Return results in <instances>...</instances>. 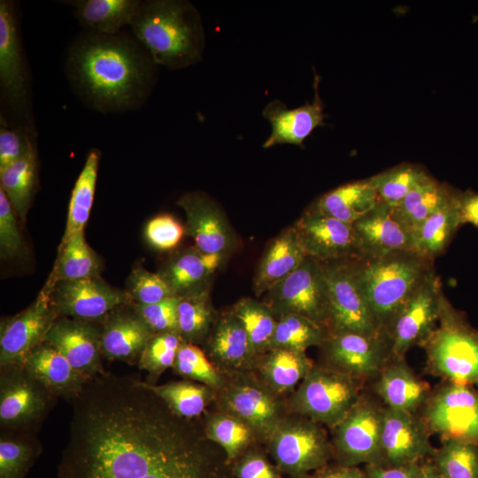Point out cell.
<instances>
[{"label": "cell", "instance_id": "cell-35", "mask_svg": "<svg viewBox=\"0 0 478 478\" xmlns=\"http://www.w3.org/2000/svg\"><path fill=\"white\" fill-rule=\"evenodd\" d=\"M35 139L22 157L0 171V189L5 193L22 222H26L37 185L38 158Z\"/></svg>", "mask_w": 478, "mask_h": 478}, {"label": "cell", "instance_id": "cell-54", "mask_svg": "<svg viewBox=\"0 0 478 478\" xmlns=\"http://www.w3.org/2000/svg\"><path fill=\"white\" fill-rule=\"evenodd\" d=\"M233 474L235 478H281L278 467L256 451L243 455L236 462Z\"/></svg>", "mask_w": 478, "mask_h": 478}, {"label": "cell", "instance_id": "cell-5", "mask_svg": "<svg viewBox=\"0 0 478 478\" xmlns=\"http://www.w3.org/2000/svg\"><path fill=\"white\" fill-rule=\"evenodd\" d=\"M427 368L444 382L478 389V329L443 296L436 326L420 345Z\"/></svg>", "mask_w": 478, "mask_h": 478}, {"label": "cell", "instance_id": "cell-47", "mask_svg": "<svg viewBox=\"0 0 478 478\" xmlns=\"http://www.w3.org/2000/svg\"><path fill=\"white\" fill-rule=\"evenodd\" d=\"M173 372L184 379L199 382L215 391L225 382L221 373L196 344L183 343L172 366Z\"/></svg>", "mask_w": 478, "mask_h": 478}, {"label": "cell", "instance_id": "cell-31", "mask_svg": "<svg viewBox=\"0 0 478 478\" xmlns=\"http://www.w3.org/2000/svg\"><path fill=\"white\" fill-rule=\"evenodd\" d=\"M378 203L376 191L367 178L331 189L311 205L328 216L353 225Z\"/></svg>", "mask_w": 478, "mask_h": 478}, {"label": "cell", "instance_id": "cell-20", "mask_svg": "<svg viewBox=\"0 0 478 478\" xmlns=\"http://www.w3.org/2000/svg\"><path fill=\"white\" fill-rule=\"evenodd\" d=\"M430 431L421 416L383 407L381 430V460L387 466L420 463L433 456Z\"/></svg>", "mask_w": 478, "mask_h": 478}, {"label": "cell", "instance_id": "cell-15", "mask_svg": "<svg viewBox=\"0 0 478 478\" xmlns=\"http://www.w3.org/2000/svg\"><path fill=\"white\" fill-rule=\"evenodd\" d=\"M383 407L361 394L335 428L333 453L339 464L357 466L381 460V430Z\"/></svg>", "mask_w": 478, "mask_h": 478}, {"label": "cell", "instance_id": "cell-27", "mask_svg": "<svg viewBox=\"0 0 478 478\" xmlns=\"http://www.w3.org/2000/svg\"><path fill=\"white\" fill-rule=\"evenodd\" d=\"M23 365L55 397L69 403L90 380L77 372L55 346L46 342L34 348Z\"/></svg>", "mask_w": 478, "mask_h": 478}, {"label": "cell", "instance_id": "cell-11", "mask_svg": "<svg viewBox=\"0 0 478 478\" xmlns=\"http://www.w3.org/2000/svg\"><path fill=\"white\" fill-rule=\"evenodd\" d=\"M0 90L4 104L25 127L31 123L29 74L12 1H0Z\"/></svg>", "mask_w": 478, "mask_h": 478}, {"label": "cell", "instance_id": "cell-53", "mask_svg": "<svg viewBox=\"0 0 478 478\" xmlns=\"http://www.w3.org/2000/svg\"><path fill=\"white\" fill-rule=\"evenodd\" d=\"M184 233L185 227L168 214L157 216L150 220L145 227V235L149 243L162 251L175 247Z\"/></svg>", "mask_w": 478, "mask_h": 478}, {"label": "cell", "instance_id": "cell-33", "mask_svg": "<svg viewBox=\"0 0 478 478\" xmlns=\"http://www.w3.org/2000/svg\"><path fill=\"white\" fill-rule=\"evenodd\" d=\"M459 195L425 220L412 232V251L430 261L444 252L462 226Z\"/></svg>", "mask_w": 478, "mask_h": 478}, {"label": "cell", "instance_id": "cell-37", "mask_svg": "<svg viewBox=\"0 0 478 478\" xmlns=\"http://www.w3.org/2000/svg\"><path fill=\"white\" fill-rule=\"evenodd\" d=\"M459 193V190L430 176L392 207L397 217L413 232L425 220L454 199Z\"/></svg>", "mask_w": 478, "mask_h": 478}, {"label": "cell", "instance_id": "cell-21", "mask_svg": "<svg viewBox=\"0 0 478 478\" xmlns=\"http://www.w3.org/2000/svg\"><path fill=\"white\" fill-rule=\"evenodd\" d=\"M176 204L185 212V233L195 246L204 254L224 258L234 245L235 235L218 204L200 191L184 194Z\"/></svg>", "mask_w": 478, "mask_h": 478}, {"label": "cell", "instance_id": "cell-28", "mask_svg": "<svg viewBox=\"0 0 478 478\" xmlns=\"http://www.w3.org/2000/svg\"><path fill=\"white\" fill-rule=\"evenodd\" d=\"M374 386L386 407L416 413L431 395L428 383L418 377L405 358H391L382 367Z\"/></svg>", "mask_w": 478, "mask_h": 478}, {"label": "cell", "instance_id": "cell-42", "mask_svg": "<svg viewBox=\"0 0 478 478\" xmlns=\"http://www.w3.org/2000/svg\"><path fill=\"white\" fill-rule=\"evenodd\" d=\"M328 329L310 319L288 314L277 320L269 350L287 349L305 352L312 346H321Z\"/></svg>", "mask_w": 478, "mask_h": 478}, {"label": "cell", "instance_id": "cell-56", "mask_svg": "<svg viewBox=\"0 0 478 478\" xmlns=\"http://www.w3.org/2000/svg\"><path fill=\"white\" fill-rule=\"evenodd\" d=\"M459 212L461 225L470 224L478 229V192L472 189L461 191L459 197Z\"/></svg>", "mask_w": 478, "mask_h": 478}, {"label": "cell", "instance_id": "cell-13", "mask_svg": "<svg viewBox=\"0 0 478 478\" xmlns=\"http://www.w3.org/2000/svg\"><path fill=\"white\" fill-rule=\"evenodd\" d=\"M354 259L322 263L328 289L330 330L386 334L374 319L357 280Z\"/></svg>", "mask_w": 478, "mask_h": 478}, {"label": "cell", "instance_id": "cell-52", "mask_svg": "<svg viewBox=\"0 0 478 478\" xmlns=\"http://www.w3.org/2000/svg\"><path fill=\"white\" fill-rule=\"evenodd\" d=\"M36 138L34 127L19 126L15 129L8 128L5 125L0 127V171L5 169L20 157L29 148L30 143Z\"/></svg>", "mask_w": 478, "mask_h": 478}, {"label": "cell", "instance_id": "cell-32", "mask_svg": "<svg viewBox=\"0 0 478 478\" xmlns=\"http://www.w3.org/2000/svg\"><path fill=\"white\" fill-rule=\"evenodd\" d=\"M140 0H75L66 2L74 9L80 24L88 31L115 35L129 26Z\"/></svg>", "mask_w": 478, "mask_h": 478}, {"label": "cell", "instance_id": "cell-4", "mask_svg": "<svg viewBox=\"0 0 478 478\" xmlns=\"http://www.w3.org/2000/svg\"><path fill=\"white\" fill-rule=\"evenodd\" d=\"M358 282L378 327L387 334L395 316L434 270L433 261L413 251L354 259Z\"/></svg>", "mask_w": 478, "mask_h": 478}, {"label": "cell", "instance_id": "cell-44", "mask_svg": "<svg viewBox=\"0 0 478 478\" xmlns=\"http://www.w3.org/2000/svg\"><path fill=\"white\" fill-rule=\"evenodd\" d=\"M203 430L207 440L223 449L228 463L244 451L255 436L245 423L224 412L209 414Z\"/></svg>", "mask_w": 478, "mask_h": 478}, {"label": "cell", "instance_id": "cell-36", "mask_svg": "<svg viewBox=\"0 0 478 478\" xmlns=\"http://www.w3.org/2000/svg\"><path fill=\"white\" fill-rule=\"evenodd\" d=\"M101 269V260L86 243L84 231L79 232L61 241L45 285L51 289L58 281L99 276Z\"/></svg>", "mask_w": 478, "mask_h": 478}, {"label": "cell", "instance_id": "cell-26", "mask_svg": "<svg viewBox=\"0 0 478 478\" xmlns=\"http://www.w3.org/2000/svg\"><path fill=\"white\" fill-rule=\"evenodd\" d=\"M319 80L315 76L314 97L312 103L289 109L281 100H273L264 108L262 114L269 120L272 130L263 148L278 144H294L302 147L305 140L318 127L324 125L323 104L319 95Z\"/></svg>", "mask_w": 478, "mask_h": 478}, {"label": "cell", "instance_id": "cell-34", "mask_svg": "<svg viewBox=\"0 0 478 478\" xmlns=\"http://www.w3.org/2000/svg\"><path fill=\"white\" fill-rule=\"evenodd\" d=\"M313 366L305 352L287 349L269 350L256 365L262 381L276 394L291 390Z\"/></svg>", "mask_w": 478, "mask_h": 478}, {"label": "cell", "instance_id": "cell-39", "mask_svg": "<svg viewBox=\"0 0 478 478\" xmlns=\"http://www.w3.org/2000/svg\"><path fill=\"white\" fill-rule=\"evenodd\" d=\"M101 151L91 149L73 186L62 240L84 231L92 208Z\"/></svg>", "mask_w": 478, "mask_h": 478}, {"label": "cell", "instance_id": "cell-9", "mask_svg": "<svg viewBox=\"0 0 478 478\" xmlns=\"http://www.w3.org/2000/svg\"><path fill=\"white\" fill-rule=\"evenodd\" d=\"M263 302L276 320L298 314L330 328L328 289L323 264L311 257L265 293Z\"/></svg>", "mask_w": 478, "mask_h": 478}, {"label": "cell", "instance_id": "cell-17", "mask_svg": "<svg viewBox=\"0 0 478 478\" xmlns=\"http://www.w3.org/2000/svg\"><path fill=\"white\" fill-rule=\"evenodd\" d=\"M49 290L58 317L100 322L116 308L132 304L126 290L99 276L58 281Z\"/></svg>", "mask_w": 478, "mask_h": 478}, {"label": "cell", "instance_id": "cell-2", "mask_svg": "<svg viewBox=\"0 0 478 478\" xmlns=\"http://www.w3.org/2000/svg\"><path fill=\"white\" fill-rule=\"evenodd\" d=\"M155 66L135 38L122 31L81 34L70 45L66 60L74 93L88 107L102 113L140 108L153 87Z\"/></svg>", "mask_w": 478, "mask_h": 478}, {"label": "cell", "instance_id": "cell-14", "mask_svg": "<svg viewBox=\"0 0 478 478\" xmlns=\"http://www.w3.org/2000/svg\"><path fill=\"white\" fill-rule=\"evenodd\" d=\"M442 288L434 269L404 304L387 332L392 357L405 358L410 348L420 346L435 328L444 296Z\"/></svg>", "mask_w": 478, "mask_h": 478}, {"label": "cell", "instance_id": "cell-6", "mask_svg": "<svg viewBox=\"0 0 478 478\" xmlns=\"http://www.w3.org/2000/svg\"><path fill=\"white\" fill-rule=\"evenodd\" d=\"M362 382L328 366H314L291 397L292 410L335 428L361 396Z\"/></svg>", "mask_w": 478, "mask_h": 478}, {"label": "cell", "instance_id": "cell-57", "mask_svg": "<svg viewBox=\"0 0 478 478\" xmlns=\"http://www.w3.org/2000/svg\"><path fill=\"white\" fill-rule=\"evenodd\" d=\"M311 478H367L358 467L354 466L335 465L318 469Z\"/></svg>", "mask_w": 478, "mask_h": 478}, {"label": "cell", "instance_id": "cell-45", "mask_svg": "<svg viewBox=\"0 0 478 478\" xmlns=\"http://www.w3.org/2000/svg\"><path fill=\"white\" fill-rule=\"evenodd\" d=\"M430 176L419 166L401 164L368 179L379 202L394 206Z\"/></svg>", "mask_w": 478, "mask_h": 478}, {"label": "cell", "instance_id": "cell-43", "mask_svg": "<svg viewBox=\"0 0 478 478\" xmlns=\"http://www.w3.org/2000/svg\"><path fill=\"white\" fill-rule=\"evenodd\" d=\"M231 311L244 327L254 353L259 357L268 351L277 324L270 308L263 301L243 297Z\"/></svg>", "mask_w": 478, "mask_h": 478}, {"label": "cell", "instance_id": "cell-7", "mask_svg": "<svg viewBox=\"0 0 478 478\" xmlns=\"http://www.w3.org/2000/svg\"><path fill=\"white\" fill-rule=\"evenodd\" d=\"M267 441L278 469L290 478H306L328 465L333 454L320 423L301 415L284 417Z\"/></svg>", "mask_w": 478, "mask_h": 478}, {"label": "cell", "instance_id": "cell-24", "mask_svg": "<svg viewBox=\"0 0 478 478\" xmlns=\"http://www.w3.org/2000/svg\"><path fill=\"white\" fill-rule=\"evenodd\" d=\"M100 347L104 358L129 365L138 363L153 332L130 305L111 312L102 321Z\"/></svg>", "mask_w": 478, "mask_h": 478}, {"label": "cell", "instance_id": "cell-12", "mask_svg": "<svg viewBox=\"0 0 478 478\" xmlns=\"http://www.w3.org/2000/svg\"><path fill=\"white\" fill-rule=\"evenodd\" d=\"M248 373V372H247ZM216 391L222 412L245 423L255 436L268 439L284 418L281 404L265 382L236 373Z\"/></svg>", "mask_w": 478, "mask_h": 478}, {"label": "cell", "instance_id": "cell-10", "mask_svg": "<svg viewBox=\"0 0 478 478\" xmlns=\"http://www.w3.org/2000/svg\"><path fill=\"white\" fill-rule=\"evenodd\" d=\"M430 433L442 443L459 441L478 445V389L444 382L431 392L421 416Z\"/></svg>", "mask_w": 478, "mask_h": 478}, {"label": "cell", "instance_id": "cell-58", "mask_svg": "<svg viewBox=\"0 0 478 478\" xmlns=\"http://www.w3.org/2000/svg\"><path fill=\"white\" fill-rule=\"evenodd\" d=\"M418 478H443L433 462H420Z\"/></svg>", "mask_w": 478, "mask_h": 478}, {"label": "cell", "instance_id": "cell-50", "mask_svg": "<svg viewBox=\"0 0 478 478\" xmlns=\"http://www.w3.org/2000/svg\"><path fill=\"white\" fill-rule=\"evenodd\" d=\"M180 297H172L152 305L131 304L153 334L178 333V304Z\"/></svg>", "mask_w": 478, "mask_h": 478}, {"label": "cell", "instance_id": "cell-19", "mask_svg": "<svg viewBox=\"0 0 478 478\" xmlns=\"http://www.w3.org/2000/svg\"><path fill=\"white\" fill-rule=\"evenodd\" d=\"M306 256L326 263L361 258L352 225L310 205L293 225Z\"/></svg>", "mask_w": 478, "mask_h": 478}, {"label": "cell", "instance_id": "cell-3", "mask_svg": "<svg viewBox=\"0 0 478 478\" xmlns=\"http://www.w3.org/2000/svg\"><path fill=\"white\" fill-rule=\"evenodd\" d=\"M129 27L156 66L176 70L202 59L204 27L199 12L189 1H142Z\"/></svg>", "mask_w": 478, "mask_h": 478}, {"label": "cell", "instance_id": "cell-18", "mask_svg": "<svg viewBox=\"0 0 478 478\" xmlns=\"http://www.w3.org/2000/svg\"><path fill=\"white\" fill-rule=\"evenodd\" d=\"M58 318L44 285L34 302L20 312L2 318L0 323V366L23 363L29 352L45 337Z\"/></svg>", "mask_w": 478, "mask_h": 478}, {"label": "cell", "instance_id": "cell-49", "mask_svg": "<svg viewBox=\"0 0 478 478\" xmlns=\"http://www.w3.org/2000/svg\"><path fill=\"white\" fill-rule=\"evenodd\" d=\"M132 304L152 305L175 297L158 273L135 267L127 280V289Z\"/></svg>", "mask_w": 478, "mask_h": 478}, {"label": "cell", "instance_id": "cell-8", "mask_svg": "<svg viewBox=\"0 0 478 478\" xmlns=\"http://www.w3.org/2000/svg\"><path fill=\"white\" fill-rule=\"evenodd\" d=\"M57 400L23 363L0 366L1 430L36 435Z\"/></svg>", "mask_w": 478, "mask_h": 478}, {"label": "cell", "instance_id": "cell-40", "mask_svg": "<svg viewBox=\"0 0 478 478\" xmlns=\"http://www.w3.org/2000/svg\"><path fill=\"white\" fill-rule=\"evenodd\" d=\"M178 334L183 342L203 343L209 336L218 315L210 298V290L180 298Z\"/></svg>", "mask_w": 478, "mask_h": 478}, {"label": "cell", "instance_id": "cell-22", "mask_svg": "<svg viewBox=\"0 0 478 478\" xmlns=\"http://www.w3.org/2000/svg\"><path fill=\"white\" fill-rule=\"evenodd\" d=\"M98 321L58 317L44 342L55 346L73 367L88 379L105 374Z\"/></svg>", "mask_w": 478, "mask_h": 478}, {"label": "cell", "instance_id": "cell-25", "mask_svg": "<svg viewBox=\"0 0 478 478\" xmlns=\"http://www.w3.org/2000/svg\"><path fill=\"white\" fill-rule=\"evenodd\" d=\"M204 343L208 358L221 373H247L256 367L258 357L244 327L231 310L218 316Z\"/></svg>", "mask_w": 478, "mask_h": 478}, {"label": "cell", "instance_id": "cell-46", "mask_svg": "<svg viewBox=\"0 0 478 478\" xmlns=\"http://www.w3.org/2000/svg\"><path fill=\"white\" fill-rule=\"evenodd\" d=\"M432 458L443 478H478V445L459 441L443 442Z\"/></svg>", "mask_w": 478, "mask_h": 478}, {"label": "cell", "instance_id": "cell-48", "mask_svg": "<svg viewBox=\"0 0 478 478\" xmlns=\"http://www.w3.org/2000/svg\"><path fill=\"white\" fill-rule=\"evenodd\" d=\"M177 332L153 334L146 343L138 360V367L148 374L147 382L155 384L160 375L172 367L183 343Z\"/></svg>", "mask_w": 478, "mask_h": 478}, {"label": "cell", "instance_id": "cell-55", "mask_svg": "<svg viewBox=\"0 0 478 478\" xmlns=\"http://www.w3.org/2000/svg\"><path fill=\"white\" fill-rule=\"evenodd\" d=\"M420 463L405 466H385L381 463L367 464L366 475L367 478H418Z\"/></svg>", "mask_w": 478, "mask_h": 478}, {"label": "cell", "instance_id": "cell-41", "mask_svg": "<svg viewBox=\"0 0 478 478\" xmlns=\"http://www.w3.org/2000/svg\"><path fill=\"white\" fill-rule=\"evenodd\" d=\"M42 451L36 435L1 430L0 478H24Z\"/></svg>", "mask_w": 478, "mask_h": 478}, {"label": "cell", "instance_id": "cell-38", "mask_svg": "<svg viewBox=\"0 0 478 478\" xmlns=\"http://www.w3.org/2000/svg\"><path fill=\"white\" fill-rule=\"evenodd\" d=\"M143 384L173 412L187 420L198 418L216 396V391L212 388L187 379L160 385L147 382H143Z\"/></svg>", "mask_w": 478, "mask_h": 478}, {"label": "cell", "instance_id": "cell-23", "mask_svg": "<svg viewBox=\"0 0 478 478\" xmlns=\"http://www.w3.org/2000/svg\"><path fill=\"white\" fill-rule=\"evenodd\" d=\"M352 226L361 258H380L397 251H412V232L391 205L379 202Z\"/></svg>", "mask_w": 478, "mask_h": 478}, {"label": "cell", "instance_id": "cell-29", "mask_svg": "<svg viewBox=\"0 0 478 478\" xmlns=\"http://www.w3.org/2000/svg\"><path fill=\"white\" fill-rule=\"evenodd\" d=\"M223 258L201 252L196 246L171 256L158 274L175 297H187L210 290L212 278Z\"/></svg>", "mask_w": 478, "mask_h": 478}, {"label": "cell", "instance_id": "cell-1", "mask_svg": "<svg viewBox=\"0 0 478 478\" xmlns=\"http://www.w3.org/2000/svg\"><path fill=\"white\" fill-rule=\"evenodd\" d=\"M70 405L58 478H231L195 420L173 412L139 379L107 371Z\"/></svg>", "mask_w": 478, "mask_h": 478}, {"label": "cell", "instance_id": "cell-16", "mask_svg": "<svg viewBox=\"0 0 478 478\" xmlns=\"http://www.w3.org/2000/svg\"><path fill=\"white\" fill-rule=\"evenodd\" d=\"M320 347L326 366L361 382L378 375L391 358V343L387 334L328 329Z\"/></svg>", "mask_w": 478, "mask_h": 478}, {"label": "cell", "instance_id": "cell-51", "mask_svg": "<svg viewBox=\"0 0 478 478\" xmlns=\"http://www.w3.org/2000/svg\"><path fill=\"white\" fill-rule=\"evenodd\" d=\"M16 212L2 189H0V254L2 259L19 255L23 239L19 229Z\"/></svg>", "mask_w": 478, "mask_h": 478}, {"label": "cell", "instance_id": "cell-30", "mask_svg": "<svg viewBox=\"0 0 478 478\" xmlns=\"http://www.w3.org/2000/svg\"><path fill=\"white\" fill-rule=\"evenodd\" d=\"M293 226L282 230L268 245L253 278V290L264 295L290 274L306 258Z\"/></svg>", "mask_w": 478, "mask_h": 478}]
</instances>
